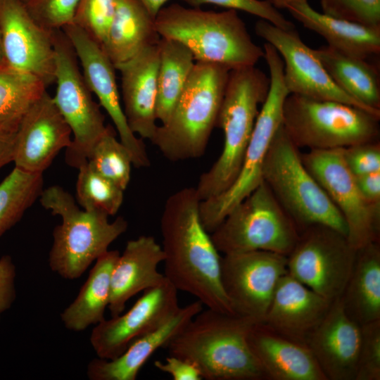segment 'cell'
<instances>
[{"instance_id":"1","label":"cell","mask_w":380,"mask_h":380,"mask_svg":"<svg viewBox=\"0 0 380 380\" xmlns=\"http://www.w3.org/2000/svg\"><path fill=\"white\" fill-rule=\"evenodd\" d=\"M196 189L168 197L160 217L165 278L177 291L195 296L207 308L236 315L221 281V258L200 217Z\"/></svg>"},{"instance_id":"2","label":"cell","mask_w":380,"mask_h":380,"mask_svg":"<svg viewBox=\"0 0 380 380\" xmlns=\"http://www.w3.org/2000/svg\"><path fill=\"white\" fill-rule=\"evenodd\" d=\"M254 319L202 310L167 345L169 354L192 363L206 380H264L248 342Z\"/></svg>"},{"instance_id":"3","label":"cell","mask_w":380,"mask_h":380,"mask_svg":"<svg viewBox=\"0 0 380 380\" xmlns=\"http://www.w3.org/2000/svg\"><path fill=\"white\" fill-rule=\"evenodd\" d=\"M155 26L160 37L186 46L196 62L232 70L255 66L264 57L263 49L252 40L236 10L215 12L172 4L160 9Z\"/></svg>"},{"instance_id":"4","label":"cell","mask_w":380,"mask_h":380,"mask_svg":"<svg viewBox=\"0 0 380 380\" xmlns=\"http://www.w3.org/2000/svg\"><path fill=\"white\" fill-rule=\"evenodd\" d=\"M270 83L255 66L230 70L216 123L223 132V147L195 187L201 201L223 193L237 177Z\"/></svg>"},{"instance_id":"5","label":"cell","mask_w":380,"mask_h":380,"mask_svg":"<svg viewBox=\"0 0 380 380\" xmlns=\"http://www.w3.org/2000/svg\"><path fill=\"white\" fill-rule=\"evenodd\" d=\"M231 69L196 62L167 121L158 125L151 141L163 156L177 162L201 157L207 148Z\"/></svg>"},{"instance_id":"6","label":"cell","mask_w":380,"mask_h":380,"mask_svg":"<svg viewBox=\"0 0 380 380\" xmlns=\"http://www.w3.org/2000/svg\"><path fill=\"white\" fill-rule=\"evenodd\" d=\"M39 200L45 209L62 219L53 232L49 264L64 279L80 277L128 227L122 217L109 222L104 212L81 210L72 196L57 185L43 189Z\"/></svg>"},{"instance_id":"7","label":"cell","mask_w":380,"mask_h":380,"mask_svg":"<svg viewBox=\"0 0 380 380\" xmlns=\"http://www.w3.org/2000/svg\"><path fill=\"white\" fill-rule=\"evenodd\" d=\"M262 177L299 232L321 224L347 236L342 215L304 165L299 149L282 125L271 142Z\"/></svg>"},{"instance_id":"8","label":"cell","mask_w":380,"mask_h":380,"mask_svg":"<svg viewBox=\"0 0 380 380\" xmlns=\"http://www.w3.org/2000/svg\"><path fill=\"white\" fill-rule=\"evenodd\" d=\"M263 51L270 72V89L257 117L239 172L226 191L200 203L201 220L209 234L263 181L265 158L274 136L282 125L283 106L290 94L284 83V63L271 44L265 43Z\"/></svg>"},{"instance_id":"9","label":"cell","mask_w":380,"mask_h":380,"mask_svg":"<svg viewBox=\"0 0 380 380\" xmlns=\"http://www.w3.org/2000/svg\"><path fill=\"white\" fill-rule=\"evenodd\" d=\"M379 119L346 103L289 94L282 125L298 149L328 150L379 141Z\"/></svg>"},{"instance_id":"10","label":"cell","mask_w":380,"mask_h":380,"mask_svg":"<svg viewBox=\"0 0 380 380\" xmlns=\"http://www.w3.org/2000/svg\"><path fill=\"white\" fill-rule=\"evenodd\" d=\"M299 234L295 222L262 181L229 213L210 236L224 255L264 251L287 256Z\"/></svg>"},{"instance_id":"11","label":"cell","mask_w":380,"mask_h":380,"mask_svg":"<svg viewBox=\"0 0 380 380\" xmlns=\"http://www.w3.org/2000/svg\"><path fill=\"white\" fill-rule=\"evenodd\" d=\"M56 52L53 100L72 132V143L65 149L68 165L78 169L87 161L91 149L106 133L100 105L92 98L73 47L62 30L53 32Z\"/></svg>"},{"instance_id":"12","label":"cell","mask_w":380,"mask_h":380,"mask_svg":"<svg viewBox=\"0 0 380 380\" xmlns=\"http://www.w3.org/2000/svg\"><path fill=\"white\" fill-rule=\"evenodd\" d=\"M357 249L339 232L321 224L300 231L287 257V272L330 302L339 298L349 279Z\"/></svg>"},{"instance_id":"13","label":"cell","mask_w":380,"mask_h":380,"mask_svg":"<svg viewBox=\"0 0 380 380\" xmlns=\"http://www.w3.org/2000/svg\"><path fill=\"white\" fill-rule=\"evenodd\" d=\"M300 157L342 215L352 246L357 250L379 241L380 208L369 205L362 197L356 177L345 161L343 148L310 150L300 153Z\"/></svg>"},{"instance_id":"14","label":"cell","mask_w":380,"mask_h":380,"mask_svg":"<svg viewBox=\"0 0 380 380\" xmlns=\"http://www.w3.org/2000/svg\"><path fill=\"white\" fill-rule=\"evenodd\" d=\"M287 273V257L256 251L221 258V281L236 315L259 322L266 314L279 279Z\"/></svg>"},{"instance_id":"15","label":"cell","mask_w":380,"mask_h":380,"mask_svg":"<svg viewBox=\"0 0 380 380\" xmlns=\"http://www.w3.org/2000/svg\"><path fill=\"white\" fill-rule=\"evenodd\" d=\"M255 32L280 55L284 63V83L290 94L346 103L380 117V111L361 104L334 83L315 49L302 41L295 29L284 30L260 19L255 25Z\"/></svg>"},{"instance_id":"16","label":"cell","mask_w":380,"mask_h":380,"mask_svg":"<svg viewBox=\"0 0 380 380\" xmlns=\"http://www.w3.org/2000/svg\"><path fill=\"white\" fill-rule=\"evenodd\" d=\"M62 30L73 47L89 90L110 118L120 141L130 152L132 165L137 168L149 167L151 161L142 140L137 138L127 124L113 64L101 46L80 27L72 23Z\"/></svg>"},{"instance_id":"17","label":"cell","mask_w":380,"mask_h":380,"mask_svg":"<svg viewBox=\"0 0 380 380\" xmlns=\"http://www.w3.org/2000/svg\"><path fill=\"white\" fill-rule=\"evenodd\" d=\"M177 291L166 279L158 286L144 291L125 313L96 324L90 343L97 357L114 359L136 338L164 324L179 308Z\"/></svg>"},{"instance_id":"18","label":"cell","mask_w":380,"mask_h":380,"mask_svg":"<svg viewBox=\"0 0 380 380\" xmlns=\"http://www.w3.org/2000/svg\"><path fill=\"white\" fill-rule=\"evenodd\" d=\"M0 30L6 65L38 77L46 87L54 82L53 31L41 27L22 0H0Z\"/></svg>"},{"instance_id":"19","label":"cell","mask_w":380,"mask_h":380,"mask_svg":"<svg viewBox=\"0 0 380 380\" xmlns=\"http://www.w3.org/2000/svg\"><path fill=\"white\" fill-rule=\"evenodd\" d=\"M72 132L46 91L31 106L15 132L13 162L31 173H42L72 143Z\"/></svg>"},{"instance_id":"20","label":"cell","mask_w":380,"mask_h":380,"mask_svg":"<svg viewBox=\"0 0 380 380\" xmlns=\"http://www.w3.org/2000/svg\"><path fill=\"white\" fill-rule=\"evenodd\" d=\"M361 326L344 310L340 297L331 302L305 340L327 380H355Z\"/></svg>"},{"instance_id":"21","label":"cell","mask_w":380,"mask_h":380,"mask_svg":"<svg viewBox=\"0 0 380 380\" xmlns=\"http://www.w3.org/2000/svg\"><path fill=\"white\" fill-rule=\"evenodd\" d=\"M159 43V42H158ZM159 46H151L120 66L123 111L134 134L151 140L158 125Z\"/></svg>"},{"instance_id":"22","label":"cell","mask_w":380,"mask_h":380,"mask_svg":"<svg viewBox=\"0 0 380 380\" xmlns=\"http://www.w3.org/2000/svg\"><path fill=\"white\" fill-rule=\"evenodd\" d=\"M331 302L288 274L279 281L266 314L259 323L305 343L327 314Z\"/></svg>"},{"instance_id":"23","label":"cell","mask_w":380,"mask_h":380,"mask_svg":"<svg viewBox=\"0 0 380 380\" xmlns=\"http://www.w3.org/2000/svg\"><path fill=\"white\" fill-rule=\"evenodd\" d=\"M248 342L266 379L327 380L308 346L255 322Z\"/></svg>"},{"instance_id":"24","label":"cell","mask_w":380,"mask_h":380,"mask_svg":"<svg viewBox=\"0 0 380 380\" xmlns=\"http://www.w3.org/2000/svg\"><path fill=\"white\" fill-rule=\"evenodd\" d=\"M164 258L161 245L152 236L143 235L127 242L111 274L108 307L111 317L122 313L132 297L166 279L158 269Z\"/></svg>"},{"instance_id":"25","label":"cell","mask_w":380,"mask_h":380,"mask_svg":"<svg viewBox=\"0 0 380 380\" xmlns=\"http://www.w3.org/2000/svg\"><path fill=\"white\" fill-rule=\"evenodd\" d=\"M203 309L196 300L178 310L160 327L133 341L117 357L91 360L87 374L91 380H135L151 356L159 348H165L189 322Z\"/></svg>"},{"instance_id":"26","label":"cell","mask_w":380,"mask_h":380,"mask_svg":"<svg viewBox=\"0 0 380 380\" xmlns=\"http://www.w3.org/2000/svg\"><path fill=\"white\" fill-rule=\"evenodd\" d=\"M160 39L155 18L138 0H115L101 47L116 70Z\"/></svg>"},{"instance_id":"27","label":"cell","mask_w":380,"mask_h":380,"mask_svg":"<svg viewBox=\"0 0 380 380\" xmlns=\"http://www.w3.org/2000/svg\"><path fill=\"white\" fill-rule=\"evenodd\" d=\"M286 9L305 27L321 35L328 46L339 51L366 60L380 53V27L319 13L308 1L289 5Z\"/></svg>"},{"instance_id":"28","label":"cell","mask_w":380,"mask_h":380,"mask_svg":"<svg viewBox=\"0 0 380 380\" xmlns=\"http://www.w3.org/2000/svg\"><path fill=\"white\" fill-rule=\"evenodd\" d=\"M345 312L362 326L380 319V243L357 250L353 271L340 296Z\"/></svg>"},{"instance_id":"29","label":"cell","mask_w":380,"mask_h":380,"mask_svg":"<svg viewBox=\"0 0 380 380\" xmlns=\"http://www.w3.org/2000/svg\"><path fill=\"white\" fill-rule=\"evenodd\" d=\"M120 255L108 251L95 261L75 300L61 314L65 328L81 331L103 321L110 297L111 274Z\"/></svg>"},{"instance_id":"30","label":"cell","mask_w":380,"mask_h":380,"mask_svg":"<svg viewBox=\"0 0 380 380\" xmlns=\"http://www.w3.org/2000/svg\"><path fill=\"white\" fill-rule=\"evenodd\" d=\"M315 51L341 90L365 106L380 111V81L376 67L366 59L344 53L328 45Z\"/></svg>"},{"instance_id":"31","label":"cell","mask_w":380,"mask_h":380,"mask_svg":"<svg viewBox=\"0 0 380 380\" xmlns=\"http://www.w3.org/2000/svg\"><path fill=\"white\" fill-rule=\"evenodd\" d=\"M158 71L157 120L169 119L196 63L191 52L181 43L160 37Z\"/></svg>"},{"instance_id":"32","label":"cell","mask_w":380,"mask_h":380,"mask_svg":"<svg viewBox=\"0 0 380 380\" xmlns=\"http://www.w3.org/2000/svg\"><path fill=\"white\" fill-rule=\"evenodd\" d=\"M46 86L38 77L0 67V132H16L31 106L44 94Z\"/></svg>"},{"instance_id":"33","label":"cell","mask_w":380,"mask_h":380,"mask_svg":"<svg viewBox=\"0 0 380 380\" xmlns=\"http://www.w3.org/2000/svg\"><path fill=\"white\" fill-rule=\"evenodd\" d=\"M42 173L14 169L0 183V237L20 220L43 191Z\"/></svg>"},{"instance_id":"34","label":"cell","mask_w":380,"mask_h":380,"mask_svg":"<svg viewBox=\"0 0 380 380\" xmlns=\"http://www.w3.org/2000/svg\"><path fill=\"white\" fill-rule=\"evenodd\" d=\"M78 170L75 191L78 204L85 210L115 215L122 204L124 190L99 174L87 161Z\"/></svg>"},{"instance_id":"35","label":"cell","mask_w":380,"mask_h":380,"mask_svg":"<svg viewBox=\"0 0 380 380\" xmlns=\"http://www.w3.org/2000/svg\"><path fill=\"white\" fill-rule=\"evenodd\" d=\"M87 163L99 174L110 180L124 191L127 187L132 165L127 148L115 135L108 126L106 133L91 151Z\"/></svg>"},{"instance_id":"36","label":"cell","mask_w":380,"mask_h":380,"mask_svg":"<svg viewBox=\"0 0 380 380\" xmlns=\"http://www.w3.org/2000/svg\"><path fill=\"white\" fill-rule=\"evenodd\" d=\"M115 0H80L73 24L84 30L101 46L111 22Z\"/></svg>"},{"instance_id":"37","label":"cell","mask_w":380,"mask_h":380,"mask_svg":"<svg viewBox=\"0 0 380 380\" xmlns=\"http://www.w3.org/2000/svg\"><path fill=\"white\" fill-rule=\"evenodd\" d=\"M32 18L53 32L72 24L80 0H22Z\"/></svg>"},{"instance_id":"38","label":"cell","mask_w":380,"mask_h":380,"mask_svg":"<svg viewBox=\"0 0 380 380\" xmlns=\"http://www.w3.org/2000/svg\"><path fill=\"white\" fill-rule=\"evenodd\" d=\"M320 4L324 13L380 27V0H320Z\"/></svg>"},{"instance_id":"39","label":"cell","mask_w":380,"mask_h":380,"mask_svg":"<svg viewBox=\"0 0 380 380\" xmlns=\"http://www.w3.org/2000/svg\"><path fill=\"white\" fill-rule=\"evenodd\" d=\"M355 380H380V319L361 326Z\"/></svg>"},{"instance_id":"40","label":"cell","mask_w":380,"mask_h":380,"mask_svg":"<svg viewBox=\"0 0 380 380\" xmlns=\"http://www.w3.org/2000/svg\"><path fill=\"white\" fill-rule=\"evenodd\" d=\"M191 7H200L204 4H214L232 10H240L268 21L284 30L295 29L294 25L288 20L267 0H181Z\"/></svg>"},{"instance_id":"41","label":"cell","mask_w":380,"mask_h":380,"mask_svg":"<svg viewBox=\"0 0 380 380\" xmlns=\"http://www.w3.org/2000/svg\"><path fill=\"white\" fill-rule=\"evenodd\" d=\"M345 161L355 176L380 171L379 141L358 144L343 148Z\"/></svg>"},{"instance_id":"42","label":"cell","mask_w":380,"mask_h":380,"mask_svg":"<svg viewBox=\"0 0 380 380\" xmlns=\"http://www.w3.org/2000/svg\"><path fill=\"white\" fill-rule=\"evenodd\" d=\"M16 268L12 258L4 255L0 258V320L9 310L16 298Z\"/></svg>"},{"instance_id":"43","label":"cell","mask_w":380,"mask_h":380,"mask_svg":"<svg viewBox=\"0 0 380 380\" xmlns=\"http://www.w3.org/2000/svg\"><path fill=\"white\" fill-rule=\"evenodd\" d=\"M154 366L162 372L170 375L174 380H202L198 369L190 362L181 357L171 355L165 362L156 360Z\"/></svg>"},{"instance_id":"44","label":"cell","mask_w":380,"mask_h":380,"mask_svg":"<svg viewBox=\"0 0 380 380\" xmlns=\"http://www.w3.org/2000/svg\"><path fill=\"white\" fill-rule=\"evenodd\" d=\"M357 184L364 199L380 208V171L356 177Z\"/></svg>"},{"instance_id":"45","label":"cell","mask_w":380,"mask_h":380,"mask_svg":"<svg viewBox=\"0 0 380 380\" xmlns=\"http://www.w3.org/2000/svg\"><path fill=\"white\" fill-rule=\"evenodd\" d=\"M15 133L0 132V168L13 162L15 144Z\"/></svg>"},{"instance_id":"46","label":"cell","mask_w":380,"mask_h":380,"mask_svg":"<svg viewBox=\"0 0 380 380\" xmlns=\"http://www.w3.org/2000/svg\"><path fill=\"white\" fill-rule=\"evenodd\" d=\"M148 11V13L156 18L160 9L164 7L165 4L168 0H138Z\"/></svg>"},{"instance_id":"47","label":"cell","mask_w":380,"mask_h":380,"mask_svg":"<svg viewBox=\"0 0 380 380\" xmlns=\"http://www.w3.org/2000/svg\"><path fill=\"white\" fill-rule=\"evenodd\" d=\"M277 9H286L289 5L308 0H267Z\"/></svg>"},{"instance_id":"48","label":"cell","mask_w":380,"mask_h":380,"mask_svg":"<svg viewBox=\"0 0 380 380\" xmlns=\"http://www.w3.org/2000/svg\"><path fill=\"white\" fill-rule=\"evenodd\" d=\"M6 65L3 49L1 44V30H0V67Z\"/></svg>"}]
</instances>
